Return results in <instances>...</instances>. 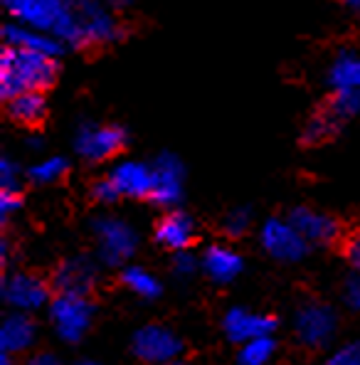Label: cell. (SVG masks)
I'll list each match as a JSON object with an SVG mask.
<instances>
[{
    "mask_svg": "<svg viewBox=\"0 0 360 365\" xmlns=\"http://www.w3.org/2000/svg\"><path fill=\"white\" fill-rule=\"evenodd\" d=\"M329 84L333 91H360V52L346 50L336 55L329 67Z\"/></svg>",
    "mask_w": 360,
    "mask_h": 365,
    "instance_id": "ffe728a7",
    "label": "cell"
},
{
    "mask_svg": "<svg viewBox=\"0 0 360 365\" xmlns=\"http://www.w3.org/2000/svg\"><path fill=\"white\" fill-rule=\"evenodd\" d=\"M326 365H360V341H351L346 346L336 348Z\"/></svg>",
    "mask_w": 360,
    "mask_h": 365,
    "instance_id": "83f0119b",
    "label": "cell"
},
{
    "mask_svg": "<svg viewBox=\"0 0 360 365\" xmlns=\"http://www.w3.org/2000/svg\"><path fill=\"white\" fill-rule=\"evenodd\" d=\"M96 237V252L99 259L109 267H121L133 257L138 247V232L121 217L101 215L91 225Z\"/></svg>",
    "mask_w": 360,
    "mask_h": 365,
    "instance_id": "3957f363",
    "label": "cell"
},
{
    "mask_svg": "<svg viewBox=\"0 0 360 365\" xmlns=\"http://www.w3.org/2000/svg\"><path fill=\"white\" fill-rule=\"evenodd\" d=\"M155 242L170 252H182L195 242V222L187 212L168 210L155 225Z\"/></svg>",
    "mask_w": 360,
    "mask_h": 365,
    "instance_id": "2e32d148",
    "label": "cell"
},
{
    "mask_svg": "<svg viewBox=\"0 0 360 365\" xmlns=\"http://www.w3.org/2000/svg\"><path fill=\"white\" fill-rule=\"evenodd\" d=\"M20 205H23V200H20L18 190H0V220L3 222H8L20 210Z\"/></svg>",
    "mask_w": 360,
    "mask_h": 365,
    "instance_id": "1f68e13d",
    "label": "cell"
},
{
    "mask_svg": "<svg viewBox=\"0 0 360 365\" xmlns=\"http://www.w3.org/2000/svg\"><path fill=\"white\" fill-rule=\"evenodd\" d=\"M3 40H5V45H10V47L40 52V55L55 57V60L64 52V45L57 40V37L47 35V32H40V30H32V28H28V25H20V23L5 25Z\"/></svg>",
    "mask_w": 360,
    "mask_h": 365,
    "instance_id": "d6986e66",
    "label": "cell"
},
{
    "mask_svg": "<svg viewBox=\"0 0 360 365\" xmlns=\"http://www.w3.org/2000/svg\"><path fill=\"white\" fill-rule=\"evenodd\" d=\"M28 365H62V361L55 353H35L28 361Z\"/></svg>",
    "mask_w": 360,
    "mask_h": 365,
    "instance_id": "e575fe53",
    "label": "cell"
},
{
    "mask_svg": "<svg viewBox=\"0 0 360 365\" xmlns=\"http://www.w3.org/2000/svg\"><path fill=\"white\" fill-rule=\"evenodd\" d=\"M277 343L272 336L252 338L240 346V365H267L274 358Z\"/></svg>",
    "mask_w": 360,
    "mask_h": 365,
    "instance_id": "d4e9b609",
    "label": "cell"
},
{
    "mask_svg": "<svg viewBox=\"0 0 360 365\" xmlns=\"http://www.w3.org/2000/svg\"><path fill=\"white\" fill-rule=\"evenodd\" d=\"M126 146V131L109 123H82L74 133V151L84 160L101 163L119 155Z\"/></svg>",
    "mask_w": 360,
    "mask_h": 365,
    "instance_id": "8992f818",
    "label": "cell"
},
{
    "mask_svg": "<svg viewBox=\"0 0 360 365\" xmlns=\"http://www.w3.org/2000/svg\"><path fill=\"white\" fill-rule=\"evenodd\" d=\"M250 225H252V212L247 207H235L222 220V230L230 237H242L250 230Z\"/></svg>",
    "mask_w": 360,
    "mask_h": 365,
    "instance_id": "4316f807",
    "label": "cell"
},
{
    "mask_svg": "<svg viewBox=\"0 0 360 365\" xmlns=\"http://www.w3.org/2000/svg\"><path fill=\"white\" fill-rule=\"evenodd\" d=\"M72 8L84 47L109 45V42L121 40L123 30L109 5L99 3V0H72Z\"/></svg>",
    "mask_w": 360,
    "mask_h": 365,
    "instance_id": "5b68a950",
    "label": "cell"
},
{
    "mask_svg": "<svg viewBox=\"0 0 360 365\" xmlns=\"http://www.w3.org/2000/svg\"><path fill=\"white\" fill-rule=\"evenodd\" d=\"M289 220L309 245H331L341 235V225L336 222V217L314 207H297L289 215Z\"/></svg>",
    "mask_w": 360,
    "mask_h": 365,
    "instance_id": "9a60e30c",
    "label": "cell"
},
{
    "mask_svg": "<svg viewBox=\"0 0 360 365\" xmlns=\"http://www.w3.org/2000/svg\"><path fill=\"white\" fill-rule=\"evenodd\" d=\"M153 195L150 200L158 207H170L182 200V187H185V168H182L180 158L173 153H160L153 160Z\"/></svg>",
    "mask_w": 360,
    "mask_h": 365,
    "instance_id": "8fae6325",
    "label": "cell"
},
{
    "mask_svg": "<svg viewBox=\"0 0 360 365\" xmlns=\"http://www.w3.org/2000/svg\"><path fill=\"white\" fill-rule=\"evenodd\" d=\"M74 365H99V363H94V361H79V363H74Z\"/></svg>",
    "mask_w": 360,
    "mask_h": 365,
    "instance_id": "f35d334b",
    "label": "cell"
},
{
    "mask_svg": "<svg viewBox=\"0 0 360 365\" xmlns=\"http://www.w3.org/2000/svg\"><path fill=\"white\" fill-rule=\"evenodd\" d=\"M326 109L341 123L348 119H356L360 114V91H333Z\"/></svg>",
    "mask_w": 360,
    "mask_h": 365,
    "instance_id": "484cf974",
    "label": "cell"
},
{
    "mask_svg": "<svg viewBox=\"0 0 360 365\" xmlns=\"http://www.w3.org/2000/svg\"><path fill=\"white\" fill-rule=\"evenodd\" d=\"M222 329L225 336L232 343H247L252 338H262V336H272L277 331V319L267 314H257V311L242 309V306H235L225 314L222 319Z\"/></svg>",
    "mask_w": 360,
    "mask_h": 365,
    "instance_id": "4fadbf2b",
    "label": "cell"
},
{
    "mask_svg": "<svg viewBox=\"0 0 360 365\" xmlns=\"http://www.w3.org/2000/svg\"><path fill=\"white\" fill-rule=\"evenodd\" d=\"M20 187V165L13 158H0V190H18Z\"/></svg>",
    "mask_w": 360,
    "mask_h": 365,
    "instance_id": "f1b7e54d",
    "label": "cell"
},
{
    "mask_svg": "<svg viewBox=\"0 0 360 365\" xmlns=\"http://www.w3.org/2000/svg\"><path fill=\"white\" fill-rule=\"evenodd\" d=\"M114 187L119 190L121 197H133V200H143V197L153 195V165L141 163V160H121L111 168V173L106 175Z\"/></svg>",
    "mask_w": 360,
    "mask_h": 365,
    "instance_id": "7c38bea8",
    "label": "cell"
},
{
    "mask_svg": "<svg viewBox=\"0 0 360 365\" xmlns=\"http://www.w3.org/2000/svg\"><path fill=\"white\" fill-rule=\"evenodd\" d=\"M8 114L15 123L37 126L47 114V101L42 91H23V94L8 99Z\"/></svg>",
    "mask_w": 360,
    "mask_h": 365,
    "instance_id": "44dd1931",
    "label": "cell"
},
{
    "mask_svg": "<svg viewBox=\"0 0 360 365\" xmlns=\"http://www.w3.org/2000/svg\"><path fill=\"white\" fill-rule=\"evenodd\" d=\"M133 356L148 365H173L182 353L178 334L160 324H148L133 334Z\"/></svg>",
    "mask_w": 360,
    "mask_h": 365,
    "instance_id": "52a82bcc",
    "label": "cell"
},
{
    "mask_svg": "<svg viewBox=\"0 0 360 365\" xmlns=\"http://www.w3.org/2000/svg\"><path fill=\"white\" fill-rule=\"evenodd\" d=\"M96 279H99V269L96 264L84 255L69 257L64 259L55 272V289L60 294H77V297H89L94 289Z\"/></svg>",
    "mask_w": 360,
    "mask_h": 365,
    "instance_id": "5bb4252c",
    "label": "cell"
},
{
    "mask_svg": "<svg viewBox=\"0 0 360 365\" xmlns=\"http://www.w3.org/2000/svg\"><path fill=\"white\" fill-rule=\"evenodd\" d=\"M67 168H69L67 158H62V155H47V158L30 165L28 178L35 182V185H52V182L64 178Z\"/></svg>",
    "mask_w": 360,
    "mask_h": 365,
    "instance_id": "603a6c76",
    "label": "cell"
},
{
    "mask_svg": "<svg viewBox=\"0 0 360 365\" xmlns=\"http://www.w3.org/2000/svg\"><path fill=\"white\" fill-rule=\"evenodd\" d=\"M121 282L128 292L136 294V297H141V299H155V297H160V292H163L160 279L155 277L153 272L143 269V267H136V264L123 267Z\"/></svg>",
    "mask_w": 360,
    "mask_h": 365,
    "instance_id": "7402d4cb",
    "label": "cell"
},
{
    "mask_svg": "<svg viewBox=\"0 0 360 365\" xmlns=\"http://www.w3.org/2000/svg\"><path fill=\"white\" fill-rule=\"evenodd\" d=\"M91 197H94L96 202H101V205H111V202L121 200L119 190L114 187V182L109 178H101L94 182V187H91Z\"/></svg>",
    "mask_w": 360,
    "mask_h": 365,
    "instance_id": "4dcf8cb0",
    "label": "cell"
},
{
    "mask_svg": "<svg viewBox=\"0 0 360 365\" xmlns=\"http://www.w3.org/2000/svg\"><path fill=\"white\" fill-rule=\"evenodd\" d=\"M343 302H346L348 309L360 311V272L346 279V284H343Z\"/></svg>",
    "mask_w": 360,
    "mask_h": 365,
    "instance_id": "d6a6232c",
    "label": "cell"
},
{
    "mask_svg": "<svg viewBox=\"0 0 360 365\" xmlns=\"http://www.w3.org/2000/svg\"><path fill=\"white\" fill-rule=\"evenodd\" d=\"M338 128H341V121H338L329 109H324V111H319L314 119H309V123H306V128H304V136L301 138H304V143L316 146V143L329 141Z\"/></svg>",
    "mask_w": 360,
    "mask_h": 365,
    "instance_id": "cb8c5ba5",
    "label": "cell"
},
{
    "mask_svg": "<svg viewBox=\"0 0 360 365\" xmlns=\"http://www.w3.org/2000/svg\"><path fill=\"white\" fill-rule=\"evenodd\" d=\"M35 338H37V326L30 319V314L13 311L0 324V353H10V356L25 353L35 346Z\"/></svg>",
    "mask_w": 360,
    "mask_h": 365,
    "instance_id": "e0dca14e",
    "label": "cell"
},
{
    "mask_svg": "<svg viewBox=\"0 0 360 365\" xmlns=\"http://www.w3.org/2000/svg\"><path fill=\"white\" fill-rule=\"evenodd\" d=\"M338 316L331 306L321 302H306L299 306L297 316H294V334L304 346L309 348H324L336 336Z\"/></svg>",
    "mask_w": 360,
    "mask_h": 365,
    "instance_id": "9c48e42d",
    "label": "cell"
},
{
    "mask_svg": "<svg viewBox=\"0 0 360 365\" xmlns=\"http://www.w3.org/2000/svg\"><path fill=\"white\" fill-rule=\"evenodd\" d=\"M200 269L207 274V279H212L215 284H230L240 277L245 269V259L240 257V252H235L227 245H212L202 252L200 257Z\"/></svg>",
    "mask_w": 360,
    "mask_h": 365,
    "instance_id": "ac0fdd59",
    "label": "cell"
},
{
    "mask_svg": "<svg viewBox=\"0 0 360 365\" xmlns=\"http://www.w3.org/2000/svg\"><path fill=\"white\" fill-rule=\"evenodd\" d=\"M197 269H200V259H197L192 252H187V250L175 252V257H173V274L175 277L187 279V277H192Z\"/></svg>",
    "mask_w": 360,
    "mask_h": 365,
    "instance_id": "f546056e",
    "label": "cell"
},
{
    "mask_svg": "<svg viewBox=\"0 0 360 365\" xmlns=\"http://www.w3.org/2000/svg\"><path fill=\"white\" fill-rule=\"evenodd\" d=\"M259 242L264 252L279 262H299L309 252V242L301 237V232L292 225V220L272 217L262 225Z\"/></svg>",
    "mask_w": 360,
    "mask_h": 365,
    "instance_id": "30bf717a",
    "label": "cell"
},
{
    "mask_svg": "<svg viewBox=\"0 0 360 365\" xmlns=\"http://www.w3.org/2000/svg\"><path fill=\"white\" fill-rule=\"evenodd\" d=\"M50 314V324L55 334L64 343H79L91 329V319H94V306L87 297H77V294H57L47 306Z\"/></svg>",
    "mask_w": 360,
    "mask_h": 365,
    "instance_id": "277c9868",
    "label": "cell"
},
{
    "mask_svg": "<svg viewBox=\"0 0 360 365\" xmlns=\"http://www.w3.org/2000/svg\"><path fill=\"white\" fill-rule=\"evenodd\" d=\"M106 5H109L111 10H126L133 5V0H106Z\"/></svg>",
    "mask_w": 360,
    "mask_h": 365,
    "instance_id": "d590c367",
    "label": "cell"
},
{
    "mask_svg": "<svg viewBox=\"0 0 360 365\" xmlns=\"http://www.w3.org/2000/svg\"><path fill=\"white\" fill-rule=\"evenodd\" d=\"M0 365H13V356L10 353H0Z\"/></svg>",
    "mask_w": 360,
    "mask_h": 365,
    "instance_id": "8d00e7d4",
    "label": "cell"
},
{
    "mask_svg": "<svg viewBox=\"0 0 360 365\" xmlns=\"http://www.w3.org/2000/svg\"><path fill=\"white\" fill-rule=\"evenodd\" d=\"M3 3H5V0H3Z\"/></svg>",
    "mask_w": 360,
    "mask_h": 365,
    "instance_id": "60d3db41",
    "label": "cell"
},
{
    "mask_svg": "<svg viewBox=\"0 0 360 365\" xmlns=\"http://www.w3.org/2000/svg\"><path fill=\"white\" fill-rule=\"evenodd\" d=\"M173 365H187V363H173Z\"/></svg>",
    "mask_w": 360,
    "mask_h": 365,
    "instance_id": "ab89813d",
    "label": "cell"
},
{
    "mask_svg": "<svg viewBox=\"0 0 360 365\" xmlns=\"http://www.w3.org/2000/svg\"><path fill=\"white\" fill-rule=\"evenodd\" d=\"M57 79V60L40 52L18 50L5 45L0 50V94L3 99L23 94V91H42L52 87Z\"/></svg>",
    "mask_w": 360,
    "mask_h": 365,
    "instance_id": "6da1fadb",
    "label": "cell"
},
{
    "mask_svg": "<svg viewBox=\"0 0 360 365\" xmlns=\"http://www.w3.org/2000/svg\"><path fill=\"white\" fill-rule=\"evenodd\" d=\"M0 297L13 311H23V314H32L45 306H50V287L45 279L35 277L30 272H13L3 279L0 287Z\"/></svg>",
    "mask_w": 360,
    "mask_h": 365,
    "instance_id": "ba28073f",
    "label": "cell"
},
{
    "mask_svg": "<svg viewBox=\"0 0 360 365\" xmlns=\"http://www.w3.org/2000/svg\"><path fill=\"white\" fill-rule=\"evenodd\" d=\"M346 5H351V8H360V0H343Z\"/></svg>",
    "mask_w": 360,
    "mask_h": 365,
    "instance_id": "74e56055",
    "label": "cell"
},
{
    "mask_svg": "<svg viewBox=\"0 0 360 365\" xmlns=\"http://www.w3.org/2000/svg\"><path fill=\"white\" fill-rule=\"evenodd\" d=\"M15 23L57 37L64 47H84L72 0H5Z\"/></svg>",
    "mask_w": 360,
    "mask_h": 365,
    "instance_id": "7a4b0ae2",
    "label": "cell"
},
{
    "mask_svg": "<svg viewBox=\"0 0 360 365\" xmlns=\"http://www.w3.org/2000/svg\"><path fill=\"white\" fill-rule=\"evenodd\" d=\"M346 259L356 272H360V232L346 240Z\"/></svg>",
    "mask_w": 360,
    "mask_h": 365,
    "instance_id": "836d02e7",
    "label": "cell"
}]
</instances>
